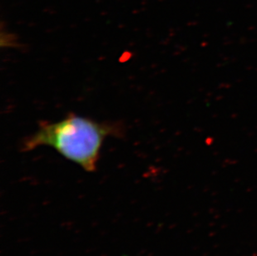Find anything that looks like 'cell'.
Wrapping results in <instances>:
<instances>
[{
    "label": "cell",
    "instance_id": "cell-1",
    "mask_svg": "<svg viewBox=\"0 0 257 256\" xmlns=\"http://www.w3.org/2000/svg\"><path fill=\"white\" fill-rule=\"evenodd\" d=\"M121 134L120 123L98 122L71 113L56 122H40L38 130L24 141L22 148L28 152L39 147H50L86 172H92L97 167L105 139Z\"/></svg>",
    "mask_w": 257,
    "mask_h": 256
}]
</instances>
